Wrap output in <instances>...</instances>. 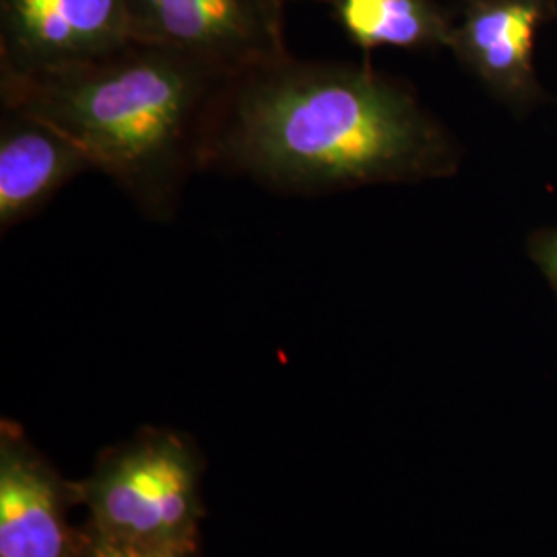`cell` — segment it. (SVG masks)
Returning a JSON list of instances; mask_svg holds the SVG:
<instances>
[{
  "label": "cell",
  "instance_id": "obj_1",
  "mask_svg": "<svg viewBox=\"0 0 557 557\" xmlns=\"http://www.w3.org/2000/svg\"><path fill=\"white\" fill-rule=\"evenodd\" d=\"M460 149L400 81L368 62L296 60L234 77L207 170L285 195H329L455 176Z\"/></svg>",
  "mask_w": 557,
  "mask_h": 557
},
{
  "label": "cell",
  "instance_id": "obj_2",
  "mask_svg": "<svg viewBox=\"0 0 557 557\" xmlns=\"http://www.w3.org/2000/svg\"><path fill=\"white\" fill-rule=\"evenodd\" d=\"M232 75L170 48L133 41L60 69L0 73L2 106L59 128L149 220H174L207 149Z\"/></svg>",
  "mask_w": 557,
  "mask_h": 557
},
{
  "label": "cell",
  "instance_id": "obj_3",
  "mask_svg": "<svg viewBox=\"0 0 557 557\" xmlns=\"http://www.w3.org/2000/svg\"><path fill=\"white\" fill-rule=\"evenodd\" d=\"M202 458L174 430L143 428L77 481L87 522L110 537L199 552Z\"/></svg>",
  "mask_w": 557,
  "mask_h": 557
},
{
  "label": "cell",
  "instance_id": "obj_4",
  "mask_svg": "<svg viewBox=\"0 0 557 557\" xmlns=\"http://www.w3.org/2000/svg\"><path fill=\"white\" fill-rule=\"evenodd\" d=\"M135 41L205 60L232 77L289 57L285 0H126Z\"/></svg>",
  "mask_w": 557,
  "mask_h": 557
},
{
  "label": "cell",
  "instance_id": "obj_5",
  "mask_svg": "<svg viewBox=\"0 0 557 557\" xmlns=\"http://www.w3.org/2000/svg\"><path fill=\"white\" fill-rule=\"evenodd\" d=\"M133 41L126 0H0V73L79 64Z\"/></svg>",
  "mask_w": 557,
  "mask_h": 557
},
{
  "label": "cell",
  "instance_id": "obj_6",
  "mask_svg": "<svg viewBox=\"0 0 557 557\" xmlns=\"http://www.w3.org/2000/svg\"><path fill=\"white\" fill-rule=\"evenodd\" d=\"M557 0H462L448 50L512 112L543 101L535 44L556 17Z\"/></svg>",
  "mask_w": 557,
  "mask_h": 557
},
{
  "label": "cell",
  "instance_id": "obj_7",
  "mask_svg": "<svg viewBox=\"0 0 557 557\" xmlns=\"http://www.w3.org/2000/svg\"><path fill=\"white\" fill-rule=\"evenodd\" d=\"M81 504L66 481L20 428H0V557H75L77 533L69 508Z\"/></svg>",
  "mask_w": 557,
  "mask_h": 557
},
{
  "label": "cell",
  "instance_id": "obj_8",
  "mask_svg": "<svg viewBox=\"0 0 557 557\" xmlns=\"http://www.w3.org/2000/svg\"><path fill=\"white\" fill-rule=\"evenodd\" d=\"M85 172H96L87 151L52 124L17 108L0 116V232L38 215Z\"/></svg>",
  "mask_w": 557,
  "mask_h": 557
},
{
  "label": "cell",
  "instance_id": "obj_9",
  "mask_svg": "<svg viewBox=\"0 0 557 557\" xmlns=\"http://www.w3.org/2000/svg\"><path fill=\"white\" fill-rule=\"evenodd\" d=\"M345 36L372 52L379 48H448L455 17L436 0H320Z\"/></svg>",
  "mask_w": 557,
  "mask_h": 557
},
{
  "label": "cell",
  "instance_id": "obj_10",
  "mask_svg": "<svg viewBox=\"0 0 557 557\" xmlns=\"http://www.w3.org/2000/svg\"><path fill=\"white\" fill-rule=\"evenodd\" d=\"M75 557H199V552L153 547V545H140L133 541L110 537L98 531L94 524L85 522L77 533Z\"/></svg>",
  "mask_w": 557,
  "mask_h": 557
},
{
  "label": "cell",
  "instance_id": "obj_11",
  "mask_svg": "<svg viewBox=\"0 0 557 557\" xmlns=\"http://www.w3.org/2000/svg\"><path fill=\"white\" fill-rule=\"evenodd\" d=\"M527 255L547 281L557 301V227H543L527 239Z\"/></svg>",
  "mask_w": 557,
  "mask_h": 557
}]
</instances>
